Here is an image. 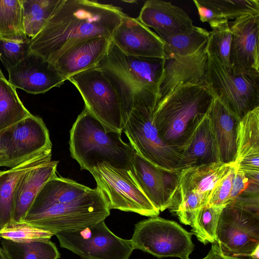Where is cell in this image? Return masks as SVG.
I'll use <instances>...</instances> for the list:
<instances>
[{
	"label": "cell",
	"mask_w": 259,
	"mask_h": 259,
	"mask_svg": "<svg viewBox=\"0 0 259 259\" xmlns=\"http://www.w3.org/2000/svg\"><path fill=\"white\" fill-rule=\"evenodd\" d=\"M125 14L112 5L89 0H62L34 37L29 38L28 54L54 64L67 50L97 37L111 39Z\"/></svg>",
	"instance_id": "1"
},
{
	"label": "cell",
	"mask_w": 259,
	"mask_h": 259,
	"mask_svg": "<svg viewBox=\"0 0 259 259\" xmlns=\"http://www.w3.org/2000/svg\"><path fill=\"white\" fill-rule=\"evenodd\" d=\"M213 99L206 86L179 83L155 108L154 122L163 142L182 154Z\"/></svg>",
	"instance_id": "2"
},
{
	"label": "cell",
	"mask_w": 259,
	"mask_h": 259,
	"mask_svg": "<svg viewBox=\"0 0 259 259\" xmlns=\"http://www.w3.org/2000/svg\"><path fill=\"white\" fill-rule=\"evenodd\" d=\"M70 155L81 169L90 171L98 164L130 170L134 149L121 139V133L112 130L84 109L70 132Z\"/></svg>",
	"instance_id": "3"
},
{
	"label": "cell",
	"mask_w": 259,
	"mask_h": 259,
	"mask_svg": "<svg viewBox=\"0 0 259 259\" xmlns=\"http://www.w3.org/2000/svg\"><path fill=\"white\" fill-rule=\"evenodd\" d=\"M164 62V58L125 55L111 40L97 66L115 87L122 108L136 99L157 100Z\"/></svg>",
	"instance_id": "4"
},
{
	"label": "cell",
	"mask_w": 259,
	"mask_h": 259,
	"mask_svg": "<svg viewBox=\"0 0 259 259\" xmlns=\"http://www.w3.org/2000/svg\"><path fill=\"white\" fill-rule=\"evenodd\" d=\"M110 210L106 197L96 188L81 198L62 199L27 212L21 222L55 235L104 221Z\"/></svg>",
	"instance_id": "5"
},
{
	"label": "cell",
	"mask_w": 259,
	"mask_h": 259,
	"mask_svg": "<svg viewBox=\"0 0 259 259\" xmlns=\"http://www.w3.org/2000/svg\"><path fill=\"white\" fill-rule=\"evenodd\" d=\"M155 100H136L122 109V132L140 155L170 170L183 169L182 155L160 139L154 122Z\"/></svg>",
	"instance_id": "6"
},
{
	"label": "cell",
	"mask_w": 259,
	"mask_h": 259,
	"mask_svg": "<svg viewBox=\"0 0 259 259\" xmlns=\"http://www.w3.org/2000/svg\"><path fill=\"white\" fill-rule=\"evenodd\" d=\"M206 87L212 95L241 120L259 107V72L226 67L208 56Z\"/></svg>",
	"instance_id": "7"
},
{
	"label": "cell",
	"mask_w": 259,
	"mask_h": 259,
	"mask_svg": "<svg viewBox=\"0 0 259 259\" xmlns=\"http://www.w3.org/2000/svg\"><path fill=\"white\" fill-rule=\"evenodd\" d=\"M192 235L177 222L157 216L136 224L131 240L135 249L158 258L190 259L195 246Z\"/></svg>",
	"instance_id": "8"
},
{
	"label": "cell",
	"mask_w": 259,
	"mask_h": 259,
	"mask_svg": "<svg viewBox=\"0 0 259 259\" xmlns=\"http://www.w3.org/2000/svg\"><path fill=\"white\" fill-rule=\"evenodd\" d=\"M97 187L106 197L110 209L157 217L160 211L140 189L131 171L115 168L107 162L98 164L90 171Z\"/></svg>",
	"instance_id": "9"
},
{
	"label": "cell",
	"mask_w": 259,
	"mask_h": 259,
	"mask_svg": "<svg viewBox=\"0 0 259 259\" xmlns=\"http://www.w3.org/2000/svg\"><path fill=\"white\" fill-rule=\"evenodd\" d=\"M85 107L106 126L122 133L121 103L110 80L98 66L70 76Z\"/></svg>",
	"instance_id": "10"
},
{
	"label": "cell",
	"mask_w": 259,
	"mask_h": 259,
	"mask_svg": "<svg viewBox=\"0 0 259 259\" xmlns=\"http://www.w3.org/2000/svg\"><path fill=\"white\" fill-rule=\"evenodd\" d=\"M55 235L61 247L70 250L82 259H129L135 249L131 239L116 236L107 227L105 220Z\"/></svg>",
	"instance_id": "11"
},
{
	"label": "cell",
	"mask_w": 259,
	"mask_h": 259,
	"mask_svg": "<svg viewBox=\"0 0 259 259\" xmlns=\"http://www.w3.org/2000/svg\"><path fill=\"white\" fill-rule=\"evenodd\" d=\"M0 166L12 168L52 149L49 132L42 118L31 115L0 132Z\"/></svg>",
	"instance_id": "12"
},
{
	"label": "cell",
	"mask_w": 259,
	"mask_h": 259,
	"mask_svg": "<svg viewBox=\"0 0 259 259\" xmlns=\"http://www.w3.org/2000/svg\"><path fill=\"white\" fill-rule=\"evenodd\" d=\"M216 238L225 254L250 257L259 247V215L239 207L225 206L219 219Z\"/></svg>",
	"instance_id": "13"
},
{
	"label": "cell",
	"mask_w": 259,
	"mask_h": 259,
	"mask_svg": "<svg viewBox=\"0 0 259 259\" xmlns=\"http://www.w3.org/2000/svg\"><path fill=\"white\" fill-rule=\"evenodd\" d=\"M130 171L156 208L163 211L170 206L179 186L181 170L158 166L134 150Z\"/></svg>",
	"instance_id": "14"
},
{
	"label": "cell",
	"mask_w": 259,
	"mask_h": 259,
	"mask_svg": "<svg viewBox=\"0 0 259 259\" xmlns=\"http://www.w3.org/2000/svg\"><path fill=\"white\" fill-rule=\"evenodd\" d=\"M234 163L221 162L184 168L175 196L198 207L207 204L212 191L227 176Z\"/></svg>",
	"instance_id": "15"
},
{
	"label": "cell",
	"mask_w": 259,
	"mask_h": 259,
	"mask_svg": "<svg viewBox=\"0 0 259 259\" xmlns=\"http://www.w3.org/2000/svg\"><path fill=\"white\" fill-rule=\"evenodd\" d=\"M7 71L11 84L31 94L45 93L66 80L54 64L34 54H28Z\"/></svg>",
	"instance_id": "16"
},
{
	"label": "cell",
	"mask_w": 259,
	"mask_h": 259,
	"mask_svg": "<svg viewBox=\"0 0 259 259\" xmlns=\"http://www.w3.org/2000/svg\"><path fill=\"white\" fill-rule=\"evenodd\" d=\"M207 42L195 54L164 58L163 75L158 87L157 103L181 83L206 86L208 60Z\"/></svg>",
	"instance_id": "17"
},
{
	"label": "cell",
	"mask_w": 259,
	"mask_h": 259,
	"mask_svg": "<svg viewBox=\"0 0 259 259\" xmlns=\"http://www.w3.org/2000/svg\"><path fill=\"white\" fill-rule=\"evenodd\" d=\"M111 40L128 56L164 58L163 41L137 18L125 15L114 30Z\"/></svg>",
	"instance_id": "18"
},
{
	"label": "cell",
	"mask_w": 259,
	"mask_h": 259,
	"mask_svg": "<svg viewBox=\"0 0 259 259\" xmlns=\"http://www.w3.org/2000/svg\"><path fill=\"white\" fill-rule=\"evenodd\" d=\"M228 23L232 33L231 66L259 72V14L245 15Z\"/></svg>",
	"instance_id": "19"
},
{
	"label": "cell",
	"mask_w": 259,
	"mask_h": 259,
	"mask_svg": "<svg viewBox=\"0 0 259 259\" xmlns=\"http://www.w3.org/2000/svg\"><path fill=\"white\" fill-rule=\"evenodd\" d=\"M137 19L148 28L154 29L158 36H172L187 33L194 25L188 14L170 2L147 1Z\"/></svg>",
	"instance_id": "20"
},
{
	"label": "cell",
	"mask_w": 259,
	"mask_h": 259,
	"mask_svg": "<svg viewBox=\"0 0 259 259\" xmlns=\"http://www.w3.org/2000/svg\"><path fill=\"white\" fill-rule=\"evenodd\" d=\"M111 39L105 37L90 38L72 46L54 64L64 78L97 66L105 55Z\"/></svg>",
	"instance_id": "21"
},
{
	"label": "cell",
	"mask_w": 259,
	"mask_h": 259,
	"mask_svg": "<svg viewBox=\"0 0 259 259\" xmlns=\"http://www.w3.org/2000/svg\"><path fill=\"white\" fill-rule=\"evenodd\" d=\"M58 163L51 160L30 169L21 177L13 194L12 221H22L45 183L56 176Z\"/></svg>",
	"instance_id": "22"
},
{
	"label": "cell",
	"mask_w": 259,
	"mask_h": 259,
	"mask_svg": "<svg viewBox=\"0 0 259 259\" xmlns=\"http://www.w3.org/2000/svg\"><path fill=\"white\" fill-rule=\"evenodd\" d=\"M207 116L218 143L220 161L226 164L234 163L240 120L215 98L213 99Z\"/></svg>",
	"instance_id": "23"
},
{
	"label": "cell",
	"mask_w": 259,
	"mask_h": 259,
	"mask_svg": "<svg viewBox=\"0 0 259 259\" xmlns=\"http://www.w3.org/2000/svg\"><path fill=\"white\" fill-rule=\"evenodd\" d=\"M182 154L183 169L220 162L218 143L207 115L195 130Z\"/></svg>",
	"instance_id": "24"
},
{
	"label": "cell",
	"mask_w": 259,
	"mask_h": 259,
	"mask_svg": "<svg viewBox=\"0 0 259 259\" xmlns=\"http://www.w3.org/2000/svg\"><path fill=\"white\" fill-rule=\"evenodd\" d=\"M52 149L44 151L8 170L0 171V225L12 221L13 196L21 177L30 169L51 160Z\"/></svg>",
	"instance_id": "25"
},
{
	"label": "cell",
	"mask_w": 259,
	"mask_h": 259,
	"mask_svg": "<svg viewBox=\"0 0 259 259\" xmlns=\"http://www.w3.org/2000/svg\"><path fill=\"white\" fill-rule=\"evenodd\" d=\"M209 33L206 29L194 26L192 30L186 33L159 36L164 44V58L195 54L207 42Z\"/></svg>",
	"instance_id": "26"
},
{
	"label": "cell",
	"mask_w": 259,
	"mask_h": 259,
	"mask_svg": "<svg viewBox=\"0 0 259 259\" xmlns=\"http://www.w3.org/2000/svg\"><path fill=\"white\" fill-rule=\"evenodd\" d=\"M31 115L21 102L16 89L5 77H0V132Z\"/></svg>",
	"instance_id": "27"
},
{
	"label": "cell",
	"mask_w": 259,
	"mask_h": 259,
	"mask_svg": "<svg viewBox=\"0 0 259 259\" xmlns=\"http://www.w3.org/2000/svg\"><path fill=\"white\" fill-rule=\"evenodd\" d=\"M0 38L25 41L22 0H0Z\"/></svg>",
	"instance_id": "28"
},
{
	"label": "cell",
	"mask_w": 259,
	"mask_h": 259,
	"mask_svg": "<svg viewBox=\"0 0 259 259\" xmlns=\"http://www.w3.org/2000/svg\"><path fill=\"white\" fill-rule=\"evenodd\" d=\"M2 248L9 259H59L60 254L50 240L19 242L1 241Z\"/></svg>",
	"instance_id": "29"
},
{
	"label": "cell",
	"mask_w": 259,
	"mask_h": 259,
	"mask_svg": "<svg viewBox=\"0 0 259 259\" xmlns=\"http://www.w3.org/2000/svg\"><path fill=\"white\" fill-rule=\"evenodd\" d=\"M259 156V107L247 113L240 121L235 162Z\"/></svg>",
	"instance_id": "30"
},
{
	"label": "cell",
	"mask_w": 259,
	"mask_h": 259,
	"mask_svg": "<svg viewBox=\"0 0 259 259\" xmlns=\"http://www.w3.org/2000/svg\"><path fill=\"white\" fill-rule=\"evenodd\" d=\"M62 0H22L26 34L33 38L42 29Z\"/></svg>",
	"instance_id": "31"
},
{
	"label": "cell",
	"mask_w": 259,
	"mask_h": 259,
	"mask_svg": "<svg viewBox=\"0 0 259 259\" xmlns=\"http://www.w3.org/2000/svg\"><path fill=\"white\" fill-rule=\"evenodd\" d=\"M223 208L207 204L198 211L191 225V232L204 244L216 243V230Z\"/></svg>",
	"instance_id": "32"
},
{
	"label": "cell",
	"mask_w": 259,
	"mask_h": 259,
	"mask_svg": "<svg viewBox=\"0 0 259 259\" xmlns=\"http://www.w3.org/2000/svg\"><path fill=\"white\" fill-rule=\"evenodd\" d=\"M228 22L211 27L206 45L208 56L214 57L226 67L232 66L230 61L232 33Z\"/></svg>",
	"instance_id": "33"
},
{
	"label": "cell",
	"mask_w": 259,
	"mask_h": 259,
	"mask_svg": "<svg viewBox=\"0 0 259 259\" xmlns=\"http://www.w3.org/2000/svg\"><path fill=\"white\" fill-rule=\"evenodd\" d=\"M52 233L36 228L24 222L11 221L0 230L3 239L19 242H28L42 240H50Z\"/></svg>",
	"instance_id": "34"
},
{
	"label": "cell",
	"mask_w": 259,
	"mask_h": 259,
	"mask_svg": "<svg viewBox=\"0 0 259 259\" xmlns=\"http://www.w3.org/2000/svg\"><path fill=\"white\" fill-rule=\"evenodd\" d=\"M228 21L247 15L259 14L258 0H207Z\"/></svg>",
	"instance_id": "35"
},
{
	"label": "cell",
	"mask_w": 259,
	"mask_h": 259,
	"mask_svg": "<svg viewBox=\"0 0 259 259\" xmlns=\"http://www.w3.org/2000/svg\"><path fill=\"white\" fill-rule=\"evenodd\" d=\"M29 40L25 41L0 38V60L6 70L18 64L28 55Z\"/></svg>",
	"instance_id": "36"
},
{
	"label": "cell",
	"mask_w": 259,
	"mask_h": 259,
	"mask_svg": "<svg viewBox=\"0 0 259 259\" xmlns=\"http://www.w3.org/2000/svg\"><path fill=\"white\" fill-rule=\"evenodd\" d=\"M235 169L234 164L229 173L214 188L210 195L207 204L223 207L226 206L231 194Z\"/></svg>",
	"instance_id": "37"
},
{
	"label": "cell",
	"mask_w": 259,
	"mask_h": 259,
	"mask_svg": "<svg viewBox=\"0 0 259 259\" xmlns=\"http://www.w3.org/2000/svg\"><path fill=\"white\" fill-rule=\"evenodd\" d=\"M200 20L202 22H208L211 27L228 22L214 7L210 5L207 0H194Z\"/></svg>",
	"instance_id": "38"
},
{
	"label": "cell",
	"mask_w": 259,
	"mask_h": 259,
	"mask_svg": "<svg viewBox=\"0 0 259 259\" xmlns=\"http://www.w3.org/2000/svg\"><path fill=\"white\" fill-rule=\"evenodd\" d=\"M250 179L247 174L236 168L232 190L227 205L231 204L248 188Z\"/></svg>",
	"instance_id": "39"
},
{
	"label": "cell",
	"mask_w": 259,
	"mask_h": 259,
	"mask_svg": "<svg viewBox=\"0 0 259 259\" xmlns=\"http://www.w3.org/2000/svg\"><path fill=\"white\" fill-rule=\"evenodd\" d=\"M201 259H243L225 254L217 243L212 244L208 254Z\"/></svg>",
	"instance_id": "40"
},
{
	"label": "cell",
	"mask_w": 259,
	"mask_h": 259,
	"mask_svg": "<svg viewBox=\"0 0 259 259\" xmlns=\"http://www.w3.org/2000/svg\"><path fill=\"white\" fill-rule=\"evenodd\" d=\"M250 257L252 259H258L259 257V247H258L250 255Z\"/></svg>",
	"instance_id": "41"
},
{
	"label": "cell",
	"mask_w": 259,
	"mask_h": 259,
	"mask_svg": "<svg viewBox=\"0 0 259 259\" xmlns=\"http://www.w3.org/2000/svg\"><path fill=\"white\" fill-rule=\"evenodd\" d=\"M0 259H9L2 247H0Z\"/></svg>",
	"instance_id": "42"
},
{
	"label": "cell",
	"mask_w": 259,
	"mask_h": 259,
	"mask_svg": "<svg viewBox=\"0 0 259 259\" xmlns=\"http://www.w3.org/2000/svg\"><path fill=\"white\" fill-rule=\"evenodd\" d=\"M0 77H5L0 68Z\"/></svg>",
	"instance_id": "43"
},
{
	"label": "cell",
	"mask_w": 259,
	"mask_h": 259,
	"mask_svg": "<svg viewBox=\"0 0 259 259\" xmlns=\"http://www.w3.org/2000/svg\"><path fill=\"white\" fill-rule=\"evenodd\" d=\"M0 149H1V146H0Z\"/></svg>",
	"instance_id": "44"
}]
</instances>
